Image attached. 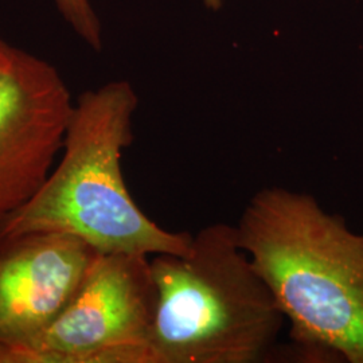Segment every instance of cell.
Masks as SVG:
<instances>
[{
	"instance_id": "1",
	"label": "cell",
	"mask_w": 363,
	"mask_h": 363,
	"mask_svg": "<svg viewBox=\"0 0 363 363\" xmlns=\"http://www.w3.org/2000/svg\"><path fill=\"white\" fill-rule=\"evenodd\" d=\"M235 232L292 340L313 358L363 363V234L284 187L253 195Z\"/></svg>"
},
{
	"instance_id": "2",
	"label": "cell",
	"mask_w": 363,
	"mask_h": 363,
	"mask_svg": "<svg viewBox=\"0 0 363 363\" xmlns=\"http://www.w3.org/2000/svg\"><path fill=\"white\" fill-rule=\"evenodd\" d=\"M139 97L130 82L111 81L74 103L61 160L25 206L0 222V238L31 232L76 235L99 253L184 255L193 235L147 217L121 171L133 142Z\"/></svg>"
},
{
	"instance_id": "3",
	"label": "cell",
	"mask_w": 363,
	"mask_h": 363,
	"mask_svg": "<svg viewBox=\"0 0 363 363\" xmlns=\"http://www.w3.org/2000/svg\"><path fill=\"white\" fill-rule=\"evenodd\" d=\"M156 307L152 363H257L269 357L286 318L237 240L213 223L184 255L151 259Z\"/></svg>"
},
{
	"instance_id": "4",
	"label": "cell",
	"mask_w": 363,
	"mask_h": 363,
	"mask_svg": "<svg viewBox=\"0 0 363 363\" xmlns=\"http://www.w3.org/2000/svg\"><path fill=\"white\" fill-rule=\"evenodd\" d=\"M155 307L148 255L97 253L65 311L30 345L0 346V363H152Z\"/></svg>"
},
{
	"instance_id": "5",
	"label": "cell",
	"mask_w": 363,
	"mask_h": 363,
	"mask_svg": "<svg viewBox=\"0 0 363 363\" xmlns=\"http://www.w3.org/2000/svg\"><path fill=\"white\" fill-rule=\"evenodd\" d=\"M73 108L58 70L15 49L0 73V222L25 206L49 178Z\"/></svg>"
},
{
	"instance_id": "6",
	"label": "cell",
	"mask_w": 363,
	"mask_h": 363,
	"mask_svg": "<svg viewBox=\"0 0 363 363\" xmlns=\"http://www.w3.org/2000/svg\"><path fill=\"white\" fill-rule=\"evenodd\" d=\"M97 253L72 234L0 238V346L23 347L40 337L74 298Z\"/></svg>"
},
{
	"instance_id": "7",
	"label": "cell",
	"mask_w": 363,
	"mask_h": 363,
	"mask_svg": "<svg viewBox=\"0 0 363 363\" xmlns=\"http://www.w3.org/2000/svg\"><path fill=\"white\" fill-rule=\"evenodd\" d=\"M66 23L93 50L103 48V27L91 0H52Z\"/></svg>"
},
{
	"instance_id": "8",
	"label": "cell",
	"mask_w": 363,
	"mask_h": 363,
	"mask_svg": "<svg viewBox=\"0 0 363 363\" xmlns=\"http://www.w3.org/2000/svg\"><path fill=\"white\" fill-rule=\"evenodd\" d=\"M15 49H16V48H13L9 42H6L4 39L0 37V73H1L7 66L10 65L11 60H13Z\"/></svg>"
},
{
	"instance_id": "9",
	"label": "cell",
	"mask_w": 363,
	"mask_h": 363,
	"mask_svg": "<svg viewBox=\"0 0 363 363\" xmlns=\"http://www.w3.org/2000/svg\"><path fill=\"white\" fill-rule=\"evenodd\" d=\"M203 3H205V6L208 7V10L218 11L222 7V4L225 3V0H203Z\"/></svg>"
}]
</instances>
